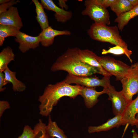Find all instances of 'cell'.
Returning <instances> with one entry per match:
<instances>
[{"label":"cell","instance_id":"cell-1","mask_svg":"<svg viewBox=\"0 0 138 138\" xmlns=\"http://www.w3.org/2000/svg\"><path fill=\"white\" fill-rule=\"evenodd\" d=\"M82 88V86L78 85H71L64 80L54 84H49L42 94L39 97L40 114L43 116H49L61 98L67 96L74 99L80 95Z\"/></svg>","mask_w":138,"mask_h":138},{"label":"cell","instance_id":"cell-2","mask_svg":"<svg viewBox=\"0 0 138 138\" xmlns=\"http://www.w3.org/2000/svg\"><path fill=\"white\" fill-rule=\"evenodd\" d=\"M79 49L77 47L68 48L52 65L51 70L53 72L64 71L68 74L78 76H90L94 74H100L96 68L81 61Z\"/></svg>","mask_w":138,"mask_h":138},{"label":"cell","instance_id":"cell-3","mask_svg":"<svg viewBox=\"0 0 138 138\" xmlns=\"http://www.w3.org/2000/svg\"><path fill=\"white\" fill-rule=\"evenodd\" d=\"M117 26H110L105 25L93 23L87 33L92 39L102 42L109 43L128 49L127 43L120 35Z\"/></svg>","mask_w":138,"mask_h":138},{"label":"cell","instance_id":"cell-4","mask_svg":"<svg viewBox=\"0 0 138 138\" xmlns=\"http://www.w3.org/2000/svg\"><path fill=\"white\" fill-rule=\"evenodd\" d=\"M84 5L85 8L82 12L83 15L89 16L96 24L107 25L110 24L108 11L96 0H85Z\"/></svg>","mask_w":138,"mask_h":138},{"label":"cell","instance_id":"cell-5","mask_svg":"<svg viewBox=\"0 0 138 138\" xmlns=\"http://www.w3.org/2000/svg\"><path fill=\"white\" fill-rule=\"evenodd\" d=\"M128 74L120 80L121 90L128 103L132 100L133 96L138 93V61L132 64Z\"/></svg>","mask_w":138,"mask_h":138},{"label":"cell","instance_id":"cell-6","mask_svg":"<svg viewBox=\"0 0 138 138\" xmlns=\"http://www.w3.org/2000/svg\"><path fill=\"white\" fill-rule=\"evenodd\" d=\"M100 63L103 68L111 75L120 80L128 73L130 66L123 62L109 56H100Z\"/></svg>","mask_w":138,"mask_h":138},{"label":"cell","instance_id":"cell-7","mask_svg":"<svg viewBox=\"0 0 138 138\" xmlns=\"http://www.w3.org/2000/svg\"><path fill=\"white\" fill-rule=\"evenodd\" d=\"M110 79L104 77L100 79L96 77L78 76L68 74L64 80L70 84L74 83L84 87H96L101 86L106 88L110 84Z\"/></svg>","mask_w":138,"mask_h":138},{"label":"cell","instance_id":"cell-8","mask_svg":"<svg viewBox=\"0 0 138 138\" xmlns=\"http://www.w3.org/2000/svg\"><path fill=\"white\" fill-rule=\"evenodd\" d=\"M106 88V94L108 96V99L111 102L113 114L115 116L122 115L128 104L125 98L121 91H116L111 84Z\"/></svg>","mask_w":138,"mask_h":138},{"label":"cell","instance_id":"cell-9","mask_svg":"<svg viewBox=\"0 0 138 138\" xmlns=\"http://www.w3.org/2000/svg\"><path fill=\"white\" fill-rule=\"evenodd\" d=\"M79 54L80 59L83 62L96 68L100 74L104 77L110 78L111 75L103 68L100 63V56L88 49L81 50L79 49Z\"/></svg>","mask_w":138,"mask_h":138},{"label":"cell","instance_id":"cell-10","mask_svg":"<svg viewBox=\"0 0 138 138\" xmlns=\"http://www.w3.org/2000/svg\"><path fill=\"white\" fill-rule=\"evenodd\" d=\"M15 41L19 43V49L23 53L30 49H34L39 45L40 42V36H31L20 31L15 37Z\"/></svg>","mask_w":138,"mask_h":138},{"label":"cell","instance_id":"cell-11","mask_svg":"<svg viewBox=\"0 0 138 138\" xmlns=\"http://www.w3.org/2000/svg\"><path fill=\"white\" fill-rule=\"evenodd\" d=\"M0 25L14 26L20 29L23 25L17 8L12 6L0 14Z\"/></svg>","mask_w":138,"mask_h":138},{"label":"cell","instance_id":"cell-12","mask_svg":"<svg viewBox=\"0 0 138 138\" xmlns=\"http://www.w3.org/2000/svg\"><path fill=\"white\" fill-rule=\"evenodd\" d=\"M96 87H87L82 86L80 95L83 98L85 105L88 108L93 107L98 102V97L100 95L107 93V88H103V90L98 91Z\"/></svg>","mask_w":138,"mask_h":138},{"label":"cell","instance_id":"cell-13","mask_svg":"<svg viewBox=\"0 0 138 138\" xmlns=\"http://www.w3.org/2000/svg\"><path fill=\"white\" fill-rule=\"evenodd\" d=\"M41 3L44 8L55 13V18L58 22L65 23L70 20L72 16L70 11H66L57 6L51 0H41Z\"/></svg>","mask_w":138,"mask_h":138},{"label":"cell","instance_id":"cell-14","mask_svg":"<svg viewBox=\"0 0 138 138\" xmlns=\"http://www.w3.org/2000/svg\"><path fill=\"white\" fill-rule=\"evenodd\" d=\"M71 34V32L69 30H57L49 26L42 30L39 35L40 37V43L41 45L43 47H47L53 44L55 37L62 35L68 36Z\"/></svg>","mask_w":138,"mask_h":138},{"label":"cell","instance_id":"cell-15","mask_svg":"<svg viewBox=\"0 0 138 138\" xmlns=\"http://www.w3.org/2000/svg\"><path fill=\"white\" fill-rule=\"evenodd\" d=\"M138 113V94L134 100L129 103L122 114L123 125L128 124L132 126H136V118Z\"/></svg>","mask_w":138,"mask_h":138},{"label":"cell","instance_id":"cell-16","mask_svg":"<svg viewBox=\"0 0 138 138\" xmlns=\"http://www.w3.org/2000/svg\"><path fill=\"white\" fill-rule=\"evenodd\" d=\"M121 125H123L122 115H118L109 119L106 122L101 125L89 126L88 131L89 133L106 131L115 128H118Z\"/></svg>","mask_w":138,"mask_h":138},{"label":"cell","instance_id":"cell-17","mask_svg":"<svg viewBox=\"0 0 138 138\" xmlns=\"http://www.w3.org/2000/svg\"><path fill=\"white\" fill-rule=\"evenodd\" d=\"M5 79L12 85V88L15 91L22 92L26 88L25 85L16 78V73L10 70L7 67L3 72Z\"/></svg>","mask_w":138,"mask_h":138},{"label":"cell","instance_id":"cell-18","mask_svg":"<svg viewBox=\"0 0 138 138\" xmlns=\"http://www.w3.org/2000/svg\"><path fill=\"white\" fill-rule=\"evenodd\" d=\"M48 124L45 128V133L49 138H67L63 130L55 121H53L50 115L49 116Z\"/></svg>","mask_w":138,"mask_h":138},{"label":"cell","instance_id":"cell-19","mask_svg":"<svg viewBox=\"0 0 138 138\" xmlns=\"http://www.w3.org/2000/svg\"><path fill=\"white\" fill-rule=\"evenodd\" d=\"M138 16V5L117 17L114 21L117 23L119 29L122 31L124 27L128 24L130 20Z\"/></svg>","mask_w":138,"mask_h":138},{"label":"cell","instance_id":"cell-20","mask_svg":"<svg viewBox=\"0 0 138 138\" xmlns=\"http://www.w3.org/2000/svg\"><path fill=\"white\" fill-rule=\"evenodd\" d=\"M32 1L36 7L37 20L42 30H43L49 26L48 17L41 3L38 0H32Z\"/></svg>","mask_w":138,"mask_h":138},{"label":"cell","instance_id":"cell-21","mask_svg":"<svg viewBox=\"0 0 138 138\" xmlns=\"http://www.w3.org/2000/svg\"><path fill=\"white\" fill-rule=\"evenodd\" d=\"M15 59V54L10 47L4 48L0 53V72H3L8 67V64Z\"/></svg>","mask_w":138,"mask_h":138},{"label":"cell","instance_id":"cell-22","mask_svg":"<svg viewBox=\"0 0 138 138\" xmlns=\"http://www.w3.org/2000/svg\"><path fill=\"white\" fill-rule=\"evenodd\" d=\"M110 7L117 17L130 10L133 7L129 0H116Z\"/></svg>","mask_w":138,"mask_h":138},{"label":"cell","instance_id":"cell-23","mask_svg":"<svg viewBox=\"0 0 138 138\" xmlns=\"http://www.w3.org/2000/svg\"><path fill=\"white\" fill-rule=\"evenodd\" d=\"M20 29L8 25H0V46H2L5 39L10 36L16 37L19 32Z\"/></svg>","mask_w":138,"mask_h":138},{"label":"cell","instance_id":"cell-24","mask_svg":"<svg viewBox=\"0 0 138 138\" xmlns=\"http://www.w3.org/2000/svg\"><path fill=\"white\" fill-rule=\"evenodd\" d=\"M108 53H111L116 55L124 54L129 59L131 63L133 61L131 58V56L132 54V52L128 49L123 48L120 46L116 45L112 47H109V49L102 50L101 54H106Z\"/></svg>","mask_w":138,"mask_h":138},{"label":"cell","instance_id":"cell-25","mask_svg":"<svg viewBox=\"0 0 138 138\" xmlns=\"http://www.w3.org/2000/svg\"><path fill=\"white\" fill-rule=\"evenodd\" d=\"M46 126V125L40 119L39 122L33 128L36 134L34 138H49L45 133Z\"/></svg>","mask_w":138,"mask_h":138},{"label":"cell","instance_id":"cell-26","mask_svg":"<svg viewBox=\"0 0 138 138\" xmlns=\"http://www.w3.org/2000/svg\"><path fill=\"white\" fill-rule=\"evenodd\" d=\"M36 133L34 130L28 125H26L24 128L22 134L18 138H34Z\"/></svg>","mask_w":138,"mask_h":138},{"label":"cell","instance_id":"cell-27","mask_svg":"<svg viewBox=\"0 0 138 138\" xmlns=\"http://www.w3.org/2000/svg\"><path fill=\"white\" fill-rule=\"evenodd\" d=\"M20 2L19 0H11L10 2L0 5V14L4 12L9 9L13 6L17 4Z\"/></svg>","mask_w":138,"mask_h":138},{"label":"cell","instance_id":"cell-28","mask_svg":"<svg viewBox=\"0 0 138 138\" xmlns=\"http://www.w3.org/2000/svg\"><path fill=\"white\" fill-rule=\"evenodd\" d=\"M10 108V104L8 102L6 101H0V117H2L4 111Z\"/></svg>","mask_w":138,"mask_h":138},{"label":"cell","instance_id":"cell-29","mask_svg":"<svg viewBox=\"0 0 138 138\" xmlns=\"http://www.w3.org/2000/svg\"><path fill=\"white\" fill-rule=\"evenodd\" d=\"M3 72H0V91H3L5 88L4 86L8 83H10L5 79L4 73Z\"/></svg>","mask_w":138,"mask_h":138},{"label":"cell","instance_id":"cell-30","mask_svg":"<svg viewBox=\"0 0 138 138\" xmlns=\"http://www.w3.org/2000/svg\"><path fill=\"white\" fill-rule=\"evenodd\" d=\"M97 2L104 8L110 7L116 0H96Z\"/></svg>","mask_w":138,"mask_h":138},{"label":"cell","instance_id":"cell-31","mask_svg":"<svg viewBox=\"0 0 138 138\" xmlns=\"http://www.w3.org/2000/svg\"><path fill=\"white\" fill-rule=\"evenodd\" d=\"M67 1L65 0H59L58 4L61 8L64 9L63 8H64L65 9H67L68 7L66 3Z\"/></svg>","mask_w":138,"mask_h":138},{"label":"cell","instance_id":"cell-32","mask_svg":"<svg viewBox=\"0 0 138 138\" xmlns=\"http://www.w3.org/2000/svg\"><path fill=\"white\" fill-rule=\"evenodd\" d=\"M133 7L138 5V0H129Z\"/></svg>","mask_w":138,"mask_h":138},{"label":"cell","instance_id":"cell-33","mask_svg":"<svg viewBox=\"0 0 138 138\" xmlns=\"http://www.w3.org/2000/svg\"><path fill=\"white\" fill-rule=\"evenodd\" d=\"M132 138H138V135L135 130L133 129L132 131Z\"/></svg>","mask_w":138,"mask_h":138},{"label":"cell","instance_id":"cell-34","mask_svg":"<svg viewBox=\"0 0 138 138\" xmlns=\"http://www.w3.org/2000/svg\"><path fill=\"white\" fill-rule=\"evenodd\" d=\"M11 1V0H0V4H4L9 2Z\"/></svg>","mask_w":138,"mask_h":138},{"label":"cell","instance_id":"cell-35","mask_svg":"<svg viewBox=\"0 0 138 138\" xmlns=\"http://www.w3.org/2000/svg\"><path fill=\"white\" fill-rule=\"evenodd\" d=\"M136 118L137 120L136 125V128H138V113L136 114Z\"/></svg>","mask_w":138,"mask_h":138}]
</instances>
